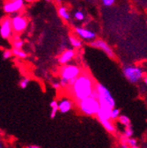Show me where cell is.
Here are the masks:
<instances>
[{
  "mask_svg": "<svg viewBox=\"0 0 147 148\" xmlns=\"http://www.w3.org/2000/svg\"><path fill=\"white\" fill-rule=\"evenodd\" d=\"M71 90L78 101L88 98L92 96L94 91L93 80L89 76L85 75V74L80 75L77 79L75 84L71 86Z\"/></svg>",
  "mask_w": 147,
  "mask_h": 148,
  "instance_id": "6da1fadb",
  "label": "cell"
},
{
  "mask_svg": "<svg viewBox=\"0 0 147 148\" xmlns=\"http://www.w3.org/2000/svg\"><path fill=\"white\" fill-rule=\"evenodd\" d=\"M94 89L97 92V95H98L97 100L100 102L101 108H109V109L115 108L116 101L111 95V92H109V90L106 86H104L101 83H97L95 85Z\"/></svg>",
  "mask_w": 147,
  "mask_h": 148,
  "instance_id": "7a4b0ae2",
  "label": "cell"
},
{
  "mask_svg": "<svg viewBox=\"0 0 147 148\" xmlns=\"http://www.w3.org/2000/svg\"><path fill=\"white\" fill-rule=\"evenodd\" d=\"M78 106L81 112L86 116H97L101 108L99 101L92 96L78 101Z\"/></svg>",
  "mask_w": 147,
  "mask_h": 148,
  "instance_id": "3957f363",
  "label": "cell"
},
{
  "mask_svg": "<svg viewBox=\"0 0 147 148\" xmlns=\"http://www.w3.org/2000/svg\"><path fill=\"white\" fill-rule=\"evenodd\" d=\"M124 77L131 83L136 84L143 78V71L137 66H125L122 70Z\"/></svg>",
  "mask_w": 147,
  "mask_h": 148,
  "instance_id": "277c9868",
  "label": "cell"
},
{
  "mask_svg": "<svg viewBox=\"0 0 147 148\" xmlns=\"http://www.w3.org/2000/svg\"><path fill=\"white\" fill-rule=\"evenodd\" d=\"M80 69L77 65H64L61 69V77L66 80H70L72 79H78L80 75Z\"/></svg>",
  "mask_w": 147,
  "mask_h": 148,
  "instance_id": "5b68a950",
  "label": "cell"
},
{
  "mask_svg": "<svg viewBox=\"0 0 147 148\" xmlns=\"http://www.w3.org/2000/svg\"><path fill=\"white\" fill-rule=\"evenodd\" d=\"M12 30L16 33H21L27 28V21L22 16H15L12 18Z\"/></svg>",
  "mask_w": 147,
  "mask_h": 148,
  "instance_id": "8992f818",
  "label": "cell"
},
{
  "mask_svg": "<svg viewBox=\"0 0 147 148\" xmlns=\"http://www.w3.org/2000/svg\"><path fill=\"white\" fill-rule=\"evenodd\" d=\"M23 0H8L4 5V11L6 13H13L23 7Z\"/></svg>",
  "mask_w": 147,
  "mask_h": 148,
  "instance_id": "52a82bcc",
  "label": "cell"
},
{
  "mask_svg": "<svg viewBox=\"0 0 147 148\" xmlns=\"http://www.w3.org/2000/svg\"><path fill=\"white\" fill-rule=\"evenodd\" d=\"M90 45L94 48H96V49H101V50H103L109 58H115V53L114 51L112 50V49L110 48L107 43L106 42H104L103 40H95L94 42H92L90 43Z\"/></svg>",
  "mask_w": 147,
  "mask_h": 148,
  "instance_id": "ba28073f",
  "label": "cell"
},
{
  "mask_svg": "<svg viewBox=\"0 0 147 148\" xmlns=\"http://www.w3.org/2000/svg\"><path fill=\"white\" fill-rule=\"evenodd\" d=\"M12 20L10 18H5L1 23V27H0V34L4 39H7L12 35Z\"/></svg>",
  "mask_w": 147,
  "mask_h": 148,
  "instance_id": "9c48e42d",
  "label": "cell"
},
{
  "mask_svg": "<svg viewBox=\"0 0 147 148\" xmlns=\"http://www.w3.org/2000/svg\"><path fill=\"white\" fill-rule=\"evenodd\" d=\"M75 31L79 34V36H80L81 38L85 39V40H93L96 37L95 33L92 32L90 30H87V29H85V28H82V27H77Z\"/></svg>",
  "mask_w": 147,
  "mask_h": 148,
  "instance_id": "30bf717a",
  "label": "cell"
},
{
  "mask_svg": "<svg viewBox=\"0 0 147 148\" xmlns=\"http://www.w3.org/2000/svg\"><path fill=\"white\" fill-rule=\"evenodd\" d=\"M73 57H74V51L72 49H67L62 53V55L59 57L58 61L61 64H65L70 62L73 58Z\"/></svg>",
  "mask_w": 147,
  "mask_h": 148,
  "instance_id": "8fae6325",
  "label": "cell"
},
{
  "mask_svg": "<svg viewBox=\"0 0 147 148\" xmlns=\"http://www.w3.org/2000/svg\"><path fill=\"white\" fill-rule=\"evenodd\" d=\"M72 108V102L68 99H64L60 102H58V108L59 111L63 114H65L71 109Z\"/></svg>",
  "mask_w": 147,
  "mask_h": 148,
  "instance_id": "7c38bea8",
  "label": "cell"
},
{
  "mask_svg": "<svg viewBox=\"0 0 147 148\" xmlns=\"http://www.w3.org/2000/svg\"><path fill=\"white\" fill-rule=\"evenodd\" d=\"M111 112H112V109L101 108L99 113L97 114L98 119H108L109 120L111 118Z\"/></svg>",
  "mask_w": 147,
  "mask_h": 148,
  "instance_id": "4fadbf2b",
  "label": "cell"
},
{
  "mask_svg": "<svg viewBox=\"0 0 147 148\" xmlns=\"http://www.w3.org/2000/svg\"><path fill=\"white\" fill-rule=\"evenodd\" d=\"M99 121L101 122V125L106 129V131H107L108 132H114L116 131V128L114 126V124L111 123V121L108 119H99Z\"/></svg>",
  "mask_w": 147,
  "mask_h": 148,
  "instance_id": "5bb4252c",
  "label": "cell"
},
{
  "mask_svg": "<svg viewBox=\"0 0 147 148\" xmlns=\"http://www.w3.org/2000/svg\"><path fill=\"white\" fill-rule=\"evenodd\" d=\"M50 107H51V113H50V117L54 118L57 115V112L59 110L58 108V102L57 101H52L50 102Z\"/></svg>",
  "mask_w": 147,
  "mask_h": 148,
  "instance_id": "9a60e30c",
  "label": "cell"
},
{
  "mask_svg": "<svg viewBox=\"0 0 147 148\" xmlns=\"http://www.w3.org/2000/svg\"><path fill=\"white\" fill-rule=\"evenodd\" d=\"M69 40H70V44L74 47V48H80L81 47V41L79 40L78 38L74 36H70L69 37Z\"/></svg>",
  "mask_w": 147,
  "mask_h": 148,
  "instance_id": "2e32d148",
  "label": "cell"
},
{
  "mask_svg": "<svg viewBox=\"0 0 147 148\" xmlns=\"http://www.w3.org/2000/svg\"><path fill=\"white\" fill-rule=\"evenodd\" d=\"M118 119H119V122H120L122 125H124L125 127L131 126V120H130V118H129L127 116H124V115L120 116V117H119Z\"/></svg>",
  "mask_w": 147,
  "mask_h": 148,
  "instance_id": "e0dca14e",
  "label": "cell"
},
{
  "mask_svg": "<svg viewBox=\"0 0 147 148\" xmlns=\"http://www.w3.org/2000/svg\"><path fill=\"white\" fill-rule=\"evenodd\" d=\"M58 13H59V15H60L63 18H64V20H66V21H68L69 18H70V14L68 13L66 8L64 7V6H61V7L59 8Z\"/></svg>",
  "mask_w": 147,
  "mask_h": 148,
  "instance_id": "ac0fdd59",
  "label": "cell"
},
{
  "mask_svg": "<svg viewBox=\"0 0 147 148\" xmlns=\"http://www.w3.org/2000/svg\"><path fill=\"white\" fill-rule=\"evenodd\" d=\"M12 46L14 49H21L23 46V42L19 38V37H15V39L12 41Z\"/></svg>",
  "mask_w": 147,
  "mask_h": 148,
  "instance_id": "d6986e66",
  "label": "cell"
},
{
  "mask_svg": "<svg viewBox=\"0 0 147 148\" xmlns=\"http://www.w3.org/2000/svg\"><path fill=\"white\" fill-rule=\"evenodd\" d=\"M12 53L14 56H16L17 58H27V54L21 50V49H12Z\"/></svg>",
  "mask_w": 147,
  "mask_h": 148,
  "instance_id": "ffe728a7",
  "label": "cell"
},
{
  "mask_svg": "<svg viewBox=\"0 0 147 148\" xmlns=\"http://www.w3.org/2000/svg\"><path fill=\"white\" fill-rule=\"evenodd\" d=\"M133 135V130L131 126L129 127H125L124 129V136L128 138H131Z\"/></svg>",
  "mask_w": 147,
  "mask_h": 148,
  "instance_id": "44dd1931",
  "label": "cell"
},
{
  "mask_svg": "<svg viewBox=\"0 0 147 148\" xmlns=\"http://www.w3.org/2000/svg\"><path fill=\"white\" fill-rule=\"evenodd\" d=\"M120 117V110L118 108H113L112 109V112H111V118L110 119H112V120H116L117 118Z\"/></svg>",
  "mask_w": 147,
  "mask_h": 148,
  "instance_id": "7402d4cb",
  "label": "cell"
},
{
  "mask_svg": "<svg viewBox=\"0 0 147 148\" xmlns=\"http://www.w3.org/2000/svg\"><path fill=\"white\" fill-rule=\"evenodd\" d=\"M29 82H30V79H29L28 78H25V79H21V80L20 81V86H21L22 89H24V88H26V87L28 86Z\"/></svg>",
  "mask_w": 147,
  "mask_h": 148,
  "instance_id": "603a6c76",
  "label": "cell"
},
{
  "mask_svg": "<svg viewBox=\"0 0 147 148\" xmlns=\"http://www.w3.org/2000/svg\"><path fill=\"white\" fill-rule=\"evenodd\" d=\"M12 55H13V53H12V50H10V49H5V50L4 51V53H3V58H4L5 59H7V58H10Z\"/></svg>",
  "mask_w": 147,
  "mask_h": 148,
  "instance_id": "cb8c5ba5",
  "label": "cell"
},
{
  "mask_svg": "<svg viewBox=\"0 0 147 148\" xmlns=\"http://www.w3.org/2000/svg\"><path fill=\"white\" fill-rule=\"evenodd\" d=\"M74 16H75V18H77L78 21H82V20H84V18H85L84 13L82 12H75Z\"/></svg>",
  "mask_w": 147,
  "mask_h": 148,
  "instance_id": "d4e9b609",
  "label": "cell"
},
{
  "mask_svg": "<svg viewBox=\"0 0 147 148\" xmlns=\"http://www.w3.org/2000/svg\"><path fill=\"white\" fill-rule=\"evenodd\" d=\"M128 145H131V147L132 146H136L137 145V140L135 139V138H129V140H128Z\"/></svg>",
  "mask_w": 147,
  "mask_h": 148,
  "instance_id": "484cf974",
  "label": "cell"
},
{
  "mask_svg": "<svg viewBox=\"0 0 147 148\" xmlns=\"http://www.w3.org/2000/svg\"><path fill=\"white\" fill-rule=\"evenodd\" d=\"M102 2L106 6H110V5H112L114 4L115 0H102Z\"/></svg>",
  "mask_w": 147,
  "mask_h": 148,
  "instance_id": "4316f807",
  "label": "cell"
},
{
  "mask_svg": "<svg viewBox=\"0 0 147 148\" xmlns=\"http://www.w3.org/2000/svg\"><path fill=\"white\" fill-rule=\"evenodd\" d=\"M60 84H61V86H63V87H66V86H69V81H68V80H66V79H61V80H60Z\"/></svg>",
  "mask_w": 147,
  "mask_h": 148,
  "instance_id": "83f0119b",
  "label": "cell"
},
{
  "mask_svg": "<svg viewBox=\"0 0 147 148\" xmlns=\"http://www.w3.org/2000/svg\"><path fill=\"white\" fill-rule=\"evenodd\" d=\"M52 86H53L55 89H59V88L61 87V84H60V82H59V83H57V82H54V83H52Z\"/></svg>",
  "mask_w": 147,
  "mask_h": 148,
  "instance_id": "f1b7e54d",
  "label": "cell"
},
{
  "mask_svg": "<svg viewBox=\"0 0 147 148\" xmlns=\"http://www.w3.org/2000/svg\"><path fill=\"white\" fill-rule=\"evenodd\" d=\"M27 148H41L40 146H38V145H28L27 146Z\"/></svg>",
  "mask_w": 147,
  "mask_h": 148,
  "instance_id": "f546056e",
  "label": "cell"
},
{
  "mask_svg": "<svg viewBox=\"0 0 147 148\" xmlns=\"http://www.w3.org/2000/svg\"><path fill=\"white\" fill-rule=\"evenodd\" d=\"M121 148H128V145L127 144H122Z\"/></svg>",
  "mask_w": 147,
  "mask_h": 148,
  "instance_id": "4dcf8cb0",
  "label": "cell"
},
{
  "mask_svg": "<svg viewBox=\"0 0 147 148\" xmlns=\"http://www.w3.org/2000/svg\"><path fill=\"white\" fill-rule=\"evenodd\" d=\"M144 83H145V85L147 86V75H146V77L144 78Z\"/></svg>",
  "mask_w": 147,
  "mask_h": 148,
  "instance_id": "1f68e13d",
  "label": "cell"
},
{
  "mask_svg": "<svg viewBox=\"0 0 147 148\" xmlns=\"http://www.w3.org/2000/svg\"><path fill=\"white\" fill-rule=\"evenodd\" d=\"M131 148H139V147H138L137 145H136V146H132Z\"/></svg>",
  "mask_w": 147,
  "mask_h": 148,
  "instance_id": "d6a6232c",
  "label": "cell"
},
{
  "mask_svg": "<svg viewBox=\"0 0 147 148\" xmlns=\"http://www.w3.org/2000/svg\"><path fill=\"white\" fill-rule=\"evenodd\" d=\"M27 2H32V1H34V0H27Z\"/></svg>",
  "mask_w": 147,
  "mask_h": 148,
  "instance_id": "836d02e7",
  "label": "cell"
},
{
  "mask_svg": "<svg viewBox=\"0 0 147 148\" xmlns=\"http://www.w3.org/2000/svg\"><path fill=\"white\" fill-rule=\"evenodd\" d=\"M0 148H3V146H2V145H1V146H0Z\"/></svg>",
  "mask_w": 147,
  "mask_h": 148,
  "instance_id": "e575fe53",
  "label": "cell"
},
{
  "mask_svg": "<svg viewBox=\"0 0 147 148\" xmlns=\"http://www.w3.org/2000/svg\"><path fill=\"white\" fill-rule=\"evenodd\" d=\"M46 1H50V0H46Z\"/></svg>",
  "mask_w": 147,
  "mask_h": 148,
  "instance_id": "d590c367",
  "label": "cell"
}]
</instances>
